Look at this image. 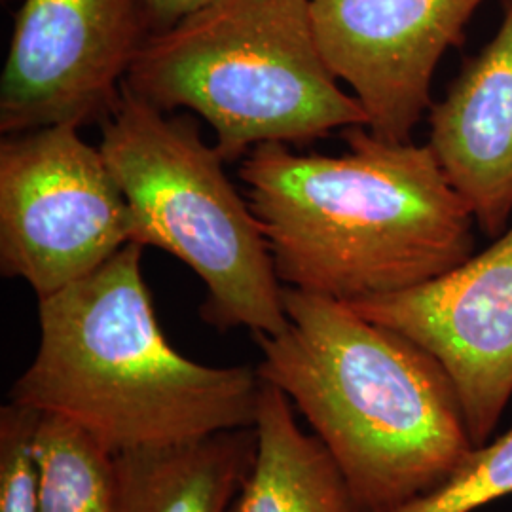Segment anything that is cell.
<instances>
[{
	"instance_id": "6da1fadb",
	"label": "cell",
	"mask_w": 512,
	"mask_h": 512,
	"mask_svg": "<svg viewBox=\"0 0 512 512\" xmlns=\"http://www.w3.org/2000/svg\"><path fill=\"white\" fill-rule=\"evenodd\" d=\"M342 137V156L266 143L239 167L285 287L349 304L416 287L473 255L475 217L429 145L365 126Z\"/></svg>"
},
{
	"instance_id": "7a4b0ae2",
	"label": "cell",
	"mask_w": 512,
	"mask_h": 512,
	"mask_svg": "<svg viewBox=\"0 0 512 512\" xmlns=\"http://www.w3.org/2000/svg\"><path fill=\"white\" fill-rule=\"evenodd\" d=\"M289 317L253 334L266 384L325 444L365 512H391L439 488L475 450L439 361L348 302L283 285Z\"/></svg>"
},
{
	"instance_id": "3957f363",
	"label": "cell",
	"mask_w": 512,
	"mask_h": 512,
	"mask_svg": "<svg viewBox=\"0 0 512 512\" xmlns=\"http://www.w3.org/2000/svg\"><path fill=\"white\" fill-rule=\"evenodd\" d=\"M129 243L93 274L38 300L37 353L10 401L71 421L112 456L255 427L262 378L175 348Z\"/></svg>"
},
{
	"instance_id": "277c9868",
	"label": "cell",
	"mask_w": 512,
	"mask_h": 512,
	"mask_svg": "<svg viewBox=\"0 0 512 512\" xmlns=\"http://www.w3.org/2000/svg\"><path fill=\"white\" fill-rule=\"evenodd\" d=\"M124 84L156 109L200 114L226 164L258 145L366 128L319 50L308 0H215L148 35Z\"/></svg>"
},
{
	"instance_id": "5b68a950",
	"label": "cell",
	"mask_w": 512,
	"mask_h": 512,
	"mask_svg": "<svg viewBox=\"0 0 512 512\" xmlns=\"http://www.w3.org/2000/svg\"><path fill=\"white\" fill-rule=\"evenodd\" d=\"M99 148L131 207L135 243L179 258L202 279L205 323L266 336L287 329L264 232L192 120L165 116L124 84Z\"/></svg>"
},
{
	"instance_id": "8992f818",
	"label": "cell",
	"mask_w": 512,
	"mask_h": 512,
	"mask_svg": "<svg viewBox=\"0 0 512 512\" xmlns=\"http://www.w3.org/2000/svg\"><path fill=\"white\" fill-rule=\"evenodd\" d=\"M135 220L101 148L74 124L0 143V272L38 300L88 277L126 245Z\"/></svg>"
},
{
	"instance_id": "52a82bcc",
	"label": "cell",
	"mask_w": 512,
	"mask_h": 512,
	"mask_svg": "<svg viewBox=\"0 0 512 512\" xmlns=\"http://www.w3.org/2000/svg\"><path fill=\"white\" fill-rule=\"evenodd\" d=\"M148 35L141 0H23L0 82V131L107 120Z\"/></svg>"
},
{
	"instance_id": "ba28073f",
	"label": "cell",
	"mask_w": 512,
	"mask_h": 512,
	"mask_svg": "<svg viewBox=\"0 0 512 512\" xmlns=\"http://www.w3.org/2000/svg\"><path fill=\"white\" fill-rule=\"evenodd\" d=\"M349 306L429 351L458 391L473 444L488 442L512 397V226L444 274Z\"/></svg>"
},
{
	"instance_id": "9c48e42d",
	"label": "cell",
	"mask_w": 512,
	"mask_h": 512,
	"mask_svg": "<svg viewBox=\"0 0 512 512\" xmlns=\"http://www.w3.org/2000/svg\"><path fill=\"white\" fill-rule=\"evenodd\" d=\"M319 50L353 90L366 129L412 141L429 112L431 84L446 50L461 46L484 0H308Z\"/></svg>"
},
{
	"instance_id": "30bf717a",
	"label": "cell",
	"mask_w": 512,
	"mask_h": 512,
	"mask_svg": "<svg viewBox=\"0 0 512 512\" xmlns=\"http://www.w3.org/2000/svg\"><path fill=\"white\" fill-rule=\"evenodd\" d=\"M429 148L486 236L512 215V0L495 37L429 109Z\"/></svg>"
},
{
	"instance_id": "8fae6325",
	"label": "cell",
	"mask_w": 512,
	"mask_h": 512,
	"mask_svg": "<svg viewBox=\"0 0 512 512\" xmlns=\"http://www.w3.org/2000/svg\"><path fill=\"white\" fill-rule=\"evenodd\" d=\"M255 458V427L118 454L116 512H234Z\"/></svg>"
},
{
	"instance_id": "7c38bea8",
	"label": "cell",
	"mask_w": 512,
	"mask_h": 512,
	"mask_svg": "<svg viewBox=\"0 0 512 512\" xmlns=\"http://www.w3.org/2000/svg\"><path fill=\"white\" fill-rule=\"evenodd\" d=\"M255 431V463L234 512H365L325 444L298 425L289 397L266 382Z\"/></svg>"
},
{
	"instance_id": "4fadbf2b",
	"label": "cell",
	"mask_w": 512,
	"mask_h": 512,
	"mask_svg": "<svg viewBox=\"0 0 512 512\" xmlns=\"http://www.w3.org/2000/svg\"><path fill=\"white\" fill-rule=\"evenodd\" d=\"M38 512H116L114 456L71 421L42 414Z\"/></svg>"
},
{
	"instance_id": "5bb4252c",
	"label": "cell",
	"mask_w": 512,
	"mask_h": 512,
	"mask_svg": "<svg viewBox=\"0 0 512 512\" xmlns=\"http://www.w3.org/2000/svg\"><path fill=\"white\" fill-rule=\"evenodd\" d=\"M512 495V429L484 442L439 488L391 512H475Z\"/></svg>"
},
{
	"instance_id": "9a60e30c",
	"label": "cell",
	"mask_w": 512,
	"mask_h": 512,
	"mask_svg": "<svg viewBox=\"0 0 512 512\" xmlns=\"http://www.w3.org/2000/svg\"><path fill=\"white\" fill-rule=\"evenodd\" d=\"M40 418L37 410L14 401L0 408V512H38Z\"/></svg>"
},
{
	"instance_id": "2e32d148",
	"label": "cell",
	"mask_w": 512,
	"mask_h": 512,
	"mask_svg": "<svg viewBox=\"0 0 512 512\" xmlns=\"http://www.w3.org/2000/svg\"><path fill=\"white\" fill-rule=\"evenodd\" d=\"M215 0H141L148 33H160L188 18Z\"/></svg>"
}]
</instances>
